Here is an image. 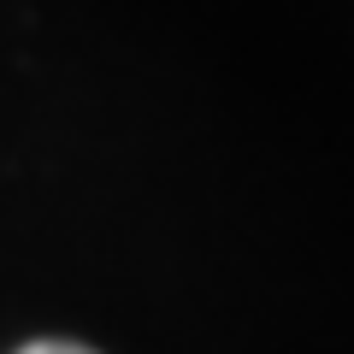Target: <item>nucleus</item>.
Masks as SVG:
<instances>
[{"instance_id": "f257e3e1", "label": "nucleus", "mask_w": 354, "mask_h": 354, "mask_svg": "<svg viewBox=\"0 0 354 354\" xmlns=\"http://www.w3.org/2000/svg\"><path fill=\"white\" fill-rule=\"evenodd\" d=\"M18 354H95V348H83V342H30Z\"/></svg>"}]
</instances>
